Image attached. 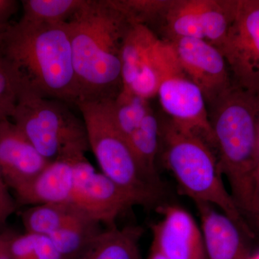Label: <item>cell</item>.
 Returning <instances> with one entry per match:
<instances>
[{"instance_id":"cell-1","label":"cell","mask_w":259,"mask_h":259,"mask_svg":"<svg viewBox=\"0 0 259 259\" xmlns=\"http://www.w3.org/2000/svg\"><path fill=\"white\" fill-rule=\"evenodd\" d=\"M132 25L112 0H85L68 22L79 102L115 99L120 93L121 54Z\"/></svg>"},{"instance_id":"cell-2","label":"cell","mask_w":259,"mask_h":259,"mask_svg":"<svg viewBox=\"0 0 259 259\" xmlns=\"http://www.w3.org/2000/svg\"><path fill=\"white\" fill-rule=\"evenodd\" d=\"M0 49V57L18 75L20 90L69 105L79 101L67 23L20 20L5 28Z\"/></svg>"},{"instance_id":"cell-3","label":"cell","mask_w":259,"mask_h":259,"mask_svg":"<svg viewBox=\"0 0 259 259\" xmlns=\"http://www.w3.org/2000/svg\"><path fill=\"white\" fill-rule=\"evenodd\" d=\"M207 108L221 172L238 201L246 208L256 209L251 177L259 162L256 94L233 82Z\"/></svg>"},{"instance_id":"cell-4","label":"cell","mask_w":259,"mask_h":259,"mask_svg":"<svg viewBox=\"0 0 259 259\" xmlns=\"http://www.w3.org/2000/svg\"><path fill=\"white\" fill-rule=\"evenodd\" d=\"M112 100H87L76 105L86 126L90 150L102 174L125 191L138 205L151 207L161 198L163 186L151 180L139 166L116 124Z\"/></svg>"},{"instance_id":"cell-5","label":"cell","mask_w":259,"mask_h":259,"mask_svg":"<svg viewBox=\"0 0 259 259\" xmlns=\"http://www.w3.org/2000/svg\"><path fill=\"white\" fill-rule=\"evenodd\" d=\"M163 161L186 195L222 209L233 221L238 218L226 192L218 158L200 135L179 127L171 120L161 126Z\"/></svg>"},{"instance_id":"cell-6","label":"cell","mask_w":259,"mask_h":259,"mask_svg":"<svg viewBox=\"0 0 259 259\" xmlns=\"http://www.w3.org/2000/svg\"><path fill=\"white\" fill-rule=\"evenodd\" d=\"M69 105L21 90L10 120L48 161L76 159L90 148L82 117Z\"/></svg>"},{"instance_id":"cell-7","label":"cell","mask_w":259,"mask_h":259,"mask_svg":"<svg viewBox=\"0 0 259 259\" xmlns=\"http://www.w3.org/2000/svg\"><path fill=\"white\" fill-rule=\"evenodd\" d=\"M122 89L149 100L156 96L162 79L180 67L171 42L147 26L133 25L121 54Z\"/></svg>"},{"instance_id":"cell-8","label":"cell","mask_w":259,"mask_h":259,"mask_svg":"<svg viewBox=\"0 0 259 259\" xmlns=\"http://www.w3.org/2000/svg\"><path fill=\"white\" fill-rule=\"evenodd\" d=\"M236 5L237 0H170L161 20L167 40L193 37L219 49L228 35Z\"/></svg>"},{"instance_id":"cell-9","label":"cell","mask_w":259,"mask_h":259,"mask_svg":"<svg viewBox=\"0 0 259 259\" xmlns=\"http://www.w3.org/2000/svg\"><path fill=\"white\" fill-rule=\"evenodd\" d=\"M233 82L247 90H259V0H237L228 35L220 47Z\"/></svg>"},{"instance_id":"cell-10","label":"cell","mask_w":259,"mask_h":259,"mask_svg":"<svg viewBox=\"0 0 259 259\" xmlns=\"http://www.w3.org/2000/svg\"><path fill=\"white\" fill-rule=\"evenodd\" d=\"M71 203L105 227L114 226L120 214L138 205L113 181L97 172L86 156L75 162Z\"/></svg>"},{"instance_id":"cell-11","label":"cell","mask_w":259,"mask_h":259,"mask_svg":"<svg viewBox=\"0 0 259 259\" xmlns=\"http://www.w3.org/2000/svg\"><path fill=\"white\" fill-rule=\"evenodd\" d=\"M168 41L182 71L200 89L207 105L231 88L233 79L229 66L217 47L193 37H179Z\"/></svg>"},{"instance_id":"cell-12","label":"cell","mask_w":259,"mask_h":259,"mask_svg":"<svg viewBox=\"0 0 259 259\" xmlns=\"http://www.w3.org/2000/svg\"><path fill=\"white\" fill-rule=\"evenodd\" d=\"M156 96L174 124L200 135L213 145L208 108L203 93L187 77L182 68L163 77Z\"/></svg>"},{"instance_id":"cell-13","label":"cell","mask_w":259,"mask_h":259,"mask_svg":"<svg viewBox=\"0 0 259 259\" xmlns=\"http://www.w3.org/2000/svg\"><path fill=\"white\" fill-rule=\"evenodd\" d=\"M157 211L162 218L151 227V248L167 259H206L202 231L190 213L177 205Z\"/></svg>"},{"instance_id":"cell-14","label":"cell","mask_w":259,"mask_h":259,"mask_svg":"<svg viewBox=\"0 0 259 259\" xmlns=\"http://www.w3.org/2000/svg\"><path fill=\"white\" fill-rule=\"evenodd\" d=\"M48 161L10 119L0 121V172L13 192L28 185Z\"/></svg>"},{"instance_id":"cell-15","label":"cell","mask_w":259,"mask_h":259,"mask_svg":"<svg viewBox=\"0 0 259 259\" xmlns=\"http://www.w3.org/2000/svg\"><path fill=\"white\" fill-rule=\"evenodd\" d=\"M79 158H61L51 161L30 183L14 192L17 205L32 207L44 204L71 203L74 164Z\"/></svg>"},{"instance_id":"cell-16","label":"cell","mask_w":259,"mask_h":259,"mask_svg":"<svg viewBox=\"0 0 259 259\" xmlns=\"http://www.w3.org/2000/svg\"><path fill=\"white\" fill-rule=\"evenodd\" d=\"M195 204L202 223L206 259H249L234 221L211 204Z\"/></svg>"},{"instance_id":"cell-17","label":"cell","mask_w":259,"mask_h":259,"mask_svg":"<svg viewBox=\"0 0 259 259\" xmlns=\"http://www.w3.org/2000/svg\"><path fill=\"white\" fill-rule=\"evenodd\" d=\"M143 233L140 226L105 227L76 259H144L139 247Z\"/></svg>"},{"instance_id":"cell-18","label":"cell","mask_w":259,"mask_h":259,"mask_svg":"<svg viewBox=\"0 0 259 259\" xmlns=\"http://www.w3.org/2000/svg\"><path fill=\"white\" fill-rule=\"evenodd\" d=\"M139 166L153 182L162 185L157 158L161 148L160 123L153 110L127 139Z\"/></svg>"},{"instance_id":"cell-19","label":"cell","mask_w":259,"mask_h":259,"mask_svg":"<svg viewBox=\"0 0 259 259\" xmlns=\"http://www.w3.org/2000/svg\"><path fill=\"white\" fill-rule=\"evenodd\" d=\"M83 214H88L74 204L66 202L28 207L20 217L25 232L49 236Z\"/></svg>"},{"instance_id":"cell-20","label":"cell","mask_w":259,"mask_h":259,"mask_svg":"<svg viewBox=\"0 0 259 259\" xmlns=\"http://www.w3.org/2000/svg\"><path fill=\"white\" fill-rule=\"evenodd\" d=\"M103 230L102 223L83 214L49 236L66 259H76Z\"/></svg>"},{"instance_id":"cell-21","label":"cell","mask_w":259,"mask_h":259,"mask_svg":"<svg viewBox=\"0 0 259 259\" xmlns=\"http://www.w3.org/2000/svg\"><path fill=\"white\" fill-rule=\"evenodd\" d=\"M85 0H24L21 20L32 23H67L81 7Z\"/></svg>"},{"instance_id":"cell-22","label":"cell","mask_w":259,"mask_h":259,"mask_svg":"<svg viewBox=\"0 0 259 259\" xmlns=\"http://www.w3.org/2000/svg\"><path fill=\"white\" fill-rule=\"evenodd\" d=\"M112 110L117 127L127 139L152 109L149 100L122 88L112 100Z\"/></svg>"},{"instance_id":"cell-23","label":"cell","mask_w":259,"mask_h":259,"mask_svg":"<svg viewBox=\"0 0 259 259\" xmlns=\"http://www.w3.org/2000/svg\"><path fill=\"white\" fill-rule=\"evenodd\" d=\"M133 25H142L150 29L161 19L170 0H112Z\"/></svg>"},{"instance_id":"cell-24","label":"cell","mask_w":259,"mask_h":259,"mask_svg":"<svg viewBox=\"0 0 259 259\" xmlns=\"http://www.w3.org/2000/svg\"><path fill=\"white\" fill-rule=\"evenodd\" d=\"M20 83L18 75L0 57V121L10 119L18 104Z\"/></svg>"},{"instance_id":"cell-25","label":"cell","mask_w":259,"mask_h":259,"mask_svg":"<svg viewBox=\"0 0 259 259\" xmlns=\"http://www.w3.org/2000/svg\"><path fill=\"white\" fill-rule=\"evenodd\" d=\"M38 235L25 233L23 234L9 231L8 251L11 259H32Z\"/></svg>"},{"instance_id":"cell-26","label":"cell","mask_w":259,"mask_h":259,"mask_svg":"<svg viewBox=\"0 0 259 259\" xmlns=\"http://www.w3.org/2000/svg\"><path fill=\"white\" fill-rule=\"evenodd\" d=\"M0 172V232L5 231L8 219L17 211L15 199Z\"/></svg>"},{"instance_id":"cell-27","label":"cell","mask_w":259,"mask_h":259,"mask_svg":"<svg viewBox=\"0 0 259 259\" xmlns=\"http://www.w3.org/2000/svg\"><path fill=\"white\" fill-rule=\"evenodd\" d=\"M32 259H66L56 248L50 238L38 235Z\"/></svg>"},{"instance_id":"cell-28","label":"cell","mask_w":259,"mask_h":259,"mask_svg":"<svg viewBox=\"0 0 259 259\" xmlns=\"http://www.w3.org/2000/svg\"><path fill=\"white\" fill-rule=\"evenodd\" d=\"M15 3L13 1L0 0V29L5 20L10 16L15 9Z\"/></svg>"},{"instance_id":"cell-29","label":"cell","mask_w":259,"mask_h":259,"mask_svg":"<svg viewBox=\"0 0 259 259\" xmlns=\"http://www.w3.org/2000/svg\"><path fill=\"white\" fill-rule=\"evenodd\" d=\"M8 234L9 231L5 230L0 232V259H11L8 251Z\"/></svg>"},{"instance_id":"cell-30","label":"cell","mask_w":259,"mask_h":259,"mask_svg":"<svg viewBox=\"0 0 259 259\" xmlns=\"http://www.w3.org/2000/svg\"><path fill=\"white\" fill-rule=\"evenodd\" d=\"M146 259H167L166 257L163 256L161 253H160L159 252L157 251L154 248H151V250H150L149 254H148L147 258Z\"/></svg>"},{"instance_id":"cell-31","label":"cell","mask_w":259,"mask_h":259,"mask_svg":"<svg viewBox=\"0 0 259 259\" xmlns=\"http://www.w3.org/2000/svg\"><path fill=\"white\" fill-rule=\"evenodd\" d=\"M256 94L257 102H258V136H259V90L257 92H255Z\"/></svg>"},{"instance_id":"cell-32","label":"cell","mask_w":259,"mask_h":259,"mask_svg":"<svg viewBox=\"0 0 259 259\" xmlns=\"http://www.w3.org/2000/svg\"><path fill=\"white\" fill-rule=\"evenodd\" d=\"M5 30H2V29H0V42H1L2 38H3V32H4Z\"/></svg>"},{"instance_id":"cell-33","label":"cell","mask_w":259,"mask_h":259,"mask_svg":"<svg viewBox=\"0 0 259 259\" xmlns=\"http://www.w3.org/2000/svg\"><path fill=\"white\" fill-rule=\"evenodd\" d=\"M249 259H259V253H258V254L255 255V256L253 257V258H250Z\"/></svg>"}]
</instances>
